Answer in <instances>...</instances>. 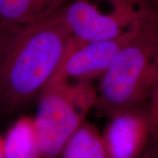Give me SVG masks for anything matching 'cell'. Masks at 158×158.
<instances>
[{
  "mask_svg": "<svg viewBox=\"0 0 158 158\" xmlns=\"http://www.w3.org/2000/svg\"><path fill=\"white\" fill-rule=\"evenodd\" d=\"M102 132L108 158H138L151 137L148 106L118 112L107 117Z\"/></svg>",
  "mask_w": 158,
  "mask_h": 158,
  "instance_id": "obj_6",
  "label": "cell"
},
{
  "mask_svg": "<svg viewBox=\"0 0 158 158\" xmlns=\"http://www.w3.org/2000/svg\"><path fill=\"white\" fill-rule=\"evenodd\" d=\"M69 0H0V25L22 26L61 9Z\"/></svg>",
  "mask_w": 158,
  "mask_h": 158,
  "instance_id": "obj_7",
  "label": "cell"
},
{
  "mask_svg": "<svg viewBox=\"0 0 158 158\" xmlns=\"http://www.w3.org/2000/svg\"><path fill=\"white\" fill-rule=\"evenodd\" d=\"M155 11L156 14L158 27V0L155 7ZM148 119L150 125L151 137L156 140H158V44L156 62H155V72H154L152 90L148 102Z\"/></svg>",
  "mask_w": 158,
  "mask_h": 158,
  "instance_id": "obj_10",
  "label": "cell"
},
{
  "mask_svg": "<svg viewBox=\"0 0 158 158\" xmlns=\"http://www.w3.org/2000/svg\"><path fill=\"white\" fill-rule=\"evenodd\" d=\"M4 158H38L39 144L34 117L16 120L3 138Z\"/></svg>",
  "mask_w": 158,
  "mask_h": 158,
  "instance_id": "obj_8",
  "label": "cell"
},
{
  "mask_svg": "<svg viewBox=\"0 0 158 158\" xmlns=\"http://www.w3.org/2000/svg\"><path fill=\"white\" fill-rule=\"evenodd\" d=\"M59 158H108L102 132L84 121L70 136Z\"/></svg>",
  "mask_w": 158,
  "mask_h": 158,
  "instance_id": "obj_9",
  "label": "cell"
},
{
  "mask_svg": "<svg viewBox=\"0 0 158 158\" xmlns=\"http://www.w3.org/2000/svg\"><path fill=\"white\" fill-rule=\"evenodd\" d=\"M97 103L90 83L48 84L39 95L34 116L39 157L59 158L70 136Z\"/></svg>",
  "mask_w": 158,
  "mask_h": 158,
  "instance_id": "obj_3",
  "label": "cell"
},
{
  "mask_svg": "<svg viewBox=\"0 0 158 158\" xmlns=\"http://www.w3.org/2000/svg\"><path fill=\"white\" fill-rule=\"evenodd\" d=\"M0 158H4V147H3V138L0 137Z\"/></svg>",
  "mask_w": 158,
  "mask_h": 158,
  "instance_id": "obj_11",
  "label": "cell"
},
{
  "mask_svg": "<svg viewBox=\"0 0 158 158\" xmlns=\"http://www.w3.org/2000/svg\"><path fill=\"white\" fill-rule=\"evenodd\" d=\"M61 9L27 25H0L1 113L28 105L56 72L71 38Z\"/></svg>",
  "mask_w": 158,
  "mask_h": 158,
  "instance_id": "obj_1",
  "label": "cell"
},
{
  "mask_svg": "<svg viewBox=\"0 0 158 158\" xmlns=\"http://www.w3.org/2000/svg\"><path fill=\"white\" fill-rule=\"evenodd\" d=\"M155 158H158V156H157V157H155Z\"/></svg>",
  "mask_w": 158,
  "mask_h": 158,
  "instance_id": "obj_12",
  "label": "cell"
},
{
  "mask_svg": "<svg viewBox=\"0 0 158 158\" xmlns=\"http://www.w3.org/2000/svg\"><path fill=\"white\" fill-rule=\"evenodd\" d=\"M61 11L71 36L87 42L123 35L148 19L154 8L142 0H69Z\"/></svg>",
  "mask_w": 158,
  "mask_h": 158,
  "instance_id": "obj_4",
  "label": "cell"
},
{
  "mask_svg": "<svg viewBox=\"0 0 158 158\" xmlns=\"http://www.w3.org/2000/svg\"><path fill=\"white\" fill-rule=\"evenodd\" d=\"M142 24L111 40L83 42L71 36L60 66L48 84L90 83L93 79L100 78L118 51Z\"/></svg>",
  "mask_w": 158,
  "mask_h": 158,
  "instance_id": "obj_5",
  "label": "cell"
},
{
  "mask_svg": "<svg viewBox=\"0 0 158 158\" xmlns=\"http://www.w3.org/2000/svg\"><path fill=\"white\" fill-rule=\"evenodd\" d=\"M158 44L156 14L154 13L124 47L100 77L94 109L109 117L142 107L151 93Z\"/></svg>",
  "mask_w": 158,
  "mask_h": 158,
  "instance_id": "obj_2",
  "label": "cell"
}]
</instances>
